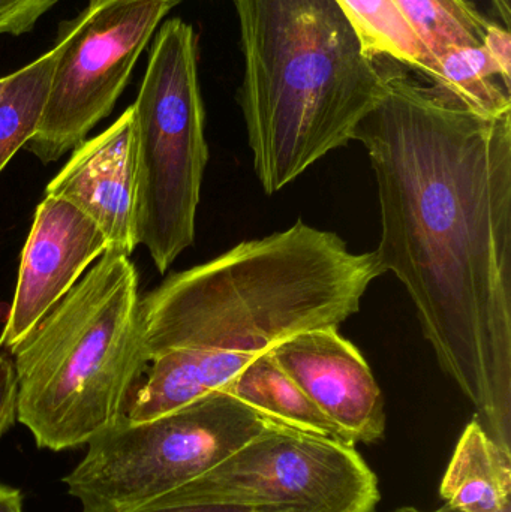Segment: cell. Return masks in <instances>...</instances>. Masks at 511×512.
<instances>
[{
  "mask_svg": "<svg viewBox=\"0 0 511 512\" xmlns=\"http://www.w3.org/2000/svg\"><path fill=\"white\" fill-rule=\"evenodd\" d=\"M354 140L377 180L384 273L407 289L474 418L511 451V113L489 119L393 65Z\"/></svg>",
  "mask_w": 511,
  "mask_h": 512,
  "instance_id": "cell-1",
  "label": "cell"
},
{
  "mask_svg": "<svg viewBox=\"0 0 511 512\" xmlns=\"http://www.w3.org/2000/svg\"><path fill=\"white\" fill-rule=\"evenodd\" d=\"M384 274L330 231L299 221L171 274L140 298L149 367L126 409L147 421L224 390L255 357L303 331L338 328Z\"/></svg>",
  "mask_w": 511,
  "mask_h": 512,
  "instance_id": "cell-2",
  "label": "cell"
},
{
  "mask_svg": "<svg viewBox=\"0 0 511 512\" xmlns=\"http://www.w3.org/2000/svg\"><path fill=\"white\" fill-rule=\"evenodd\" d=\"M240 107L264 192L284 189L354 140L383 101L393 65L366 53L336 0H234Z\"/></svg>",
  "mask_w": 511,
  "mask_h": 512,
  "instance_id": "cell-3",
  "label": "cell"
},
{
  "mask_svg": "<svg viewBox=\"0 0 511 512\" xmlns=\"http://www.w3.org/2000/svg\"><path fill=\"white\" fill-rule=\"evenodd\" d=\"M9 351L17 420L39 448L83 447L116 426L149 367L129 256L105 251Z\"/></svg>",
  "mask_w": 511,
  "mask_h": 512,
  "instance_id": "cell-4",
  "label": "cell"
},
{
  "mask_svg": "<svg viewBox=\"0 0 511 512\" xmlns=\"http://www.w3.org/2000/svg\"><path fill=\"white\" fill-rule=\"evenodd\" d=\"M134 110L135 233L164 274L194 245L209 161L197 36L182 18L162 24Z\"/></svg>",
  "mask_w": 511,
  "mask_h": 512,
  "instance_id": "cell-5",
  "label": "cell"
},
{
  "mask_svg": "<svg viewBox=\"0 0 511 512\" xmlns=\"http://www.w3.org/2000/svg\"><path fill=\"white\" fill-rule=\"evenodd\" d=\"M281 426L215 391L153 420L125 415L87 444L86 456L63 483L84 512L147 510Z\"/></svg>",
  "mask_w": 511,
  "mask_h": 512,
  "instance_id": "cell-6",
  "label": "cell"
},
{
  "mask_svg": "<svg viewBox=\"0 0 511 512\" xmlns=\"http://www.w3.org/2000/svg\"><path fill=\"white\" fill-rule=\"evenodd\" d=\"M380 501L377 475L354 445L281 426L147 510L219 505L375 512Z\"/></svg>",
  "mask_w": 511,
  "mask_h": 512,
  "instance_id": "cell-7",
  "label": "cell"
},
{
  "mask_svg": "<svg viewBox=\"0 0 511 512\" xmlns=\"http://www.w3.org/2000/svg\"><path fill=\"white\" fill-rule=\"evenodd\" d=\"M180 0H90L63 26L44 116L30 152L56 162L113 111L159 23Z\"/></svg>",
  "mask_w": 511,
  "mask_h": 512,
  "instance_id": "cell-8",
  "label": "cell"
},
{
  "mask_svg": "<svg viewBox=\"0 0 511 512\" xmlns=\"http://www.w3.org/2000/svg\"><path fill=\"white\" fill-rule=\"evenodd\" d=\"M105 251L107 239L93 221L72 204L45 195L21 254L0 348L20 343Z\"/></svg>",
  "mask_w": 511,
  "mask_h": 512,
  "instance_id": "cell-9",
  "label": "cell"
},
{
  "mask_svg": "<svg viewBox=\"0 0 511 512\" xmlns=\"http://www.w3.org/2000/svg\"><path fill=\"white\" fill-rule=\"evenodd\" d=\"M270 352L351 444H374L383 439L386 411L381 388L359 349L336 328L303 331Z\"/></svg>",
  "mask_w": 511,
  "mask_h": 512,
  "instance_id": "cell-10",
  "label": "cell"
},
{
  "mask_svg": "<svg viewBox=\"0 0 511 512\" xmlns=\"http://www.w3.org/2000/svg\"><path fill=\"white\" fill-rule=\"evenodd\" d=\"M45 195L84 213L104 234L108 251L132 255L138 246L132 105L104 132L75 147Z\"/></svg>",
  "mask_w": 511,
  "mask_h": 512,
  "instance_id": "cell-11",
  "label": "cell"
},
{
  "mask_svg": "<svg viewBox=\"0 0 511 512\" xmlns=\"http://www.w3.org/2000/svg\"><path fill=\"white\" fill-rule=\"evenodd\" d=\"M456 512H511V451L473 418L465 427L440 486Z\"/></svg>",
  "mask_w": 511,
  "mask_h": 512,
  "instance_id": "cell-12",
  "label": "cell"
},
{
  "mask_svg": "<svg viewBox=\"0 0 511 512\" xmlns=\"http://www.w3.org/2000/svg\"><path fill=\"white\" fill-rule=\"evenodd\" d=\"M221 391L282 426L354 445L279 367L270 349L255 357Z\"/></svg>",
  "mask_w": 511,
  "mask_h": 512,
  "instance_id": "cell-13",
  "label": "cell"
},
{
  "mask_svg": "<svg viewBox=\"0 0 511 512\" xmlns=\"http://www.w3.org/2000/svg\"><path fill=\"white\" fill-rule=\"evenodd\" d=\"M359 33L366 53L414 69L441 86L440 65L393 0H336Z\"/></svg>",
  "mask_w": 511,
  "mask_h": 512,
  "instance_id": "cell-14",
  "label": "cell"
},
{
  "mask_svg": "<svg viewBox=\"0 0 511 512\" xmlns=\"http://www.w3.org/2000/svg\"><path fill=\"white\" fill-rule=\"evenodd\" d=\"M59 53L56 42L29 65L6 75L0 92V173L38 131Z\"/></svg>",
  "mask_w": 511,
  "mask_h": 512,
  "instance_id": "cell-15",
  "label": "cell"
},
{
  "mask_svg": "<svg viewBox=\"0 0 511 512\" xmlns=\"http://www.w3.org/2000/svg\"><path fill=\"white\" fill-rule=\"evenodd\" d=\"M434 59L458 48L482 47L491 21L468 0H393Z\"/></svg>",
  "mask_w": 511,
  "mask_h": 512,
  "instance_id": "cell-16",
  "label": "cell"
},
{
  "mask_svg": "<svg viewBox=\"0 0 511 512\" xmlns=\"http://www.w3.org/2000/svg\"><path fill=\"white\" fill-rule=\"evenodd\" d=\"M441 86L465 107L489 119L511 113V90L503 86V75L482 47L458 48L438 60Z\"/></svg>",
  "mask_w": 511,
  "mask_h": 512,
  "instance_id": "cell-17",
  "label": "cell"
},
{
  "mask_svg": "<svg viewBox=\"0 0 511 512\" xmlns=\"http://www.w3.org/2000/svg\"><path fill=\"white\" fill-rule=\"evenodd\" d=\"M60 0H0V35L20 36L33 30L42 15Z\"/></svg>",
  "mask_w": 511,
  "mask_h": 512,
  "instance_id": "cell-18",
  "label": "cell"
},
{
  "mask_svg": "<svg viewBox=\"0 0 511 512\" xmlns=\"http://www.w3.org/2000/svg\"><path fill=\"white\" fill-rule=\"evenodd\" d=\"M17 420V378L9 355L0 352V436Z\"/></svg>",
  "mask_w": 511,
  "mask_h": 512,
  "instance_id": "cell-19",
  "label": "cell"
},
{
  "mask_svg": "<svg viewBox=\"0 0 511 512\" xmlns=\"http://www.w3.org/2000/svg\"><path fill=\"white\" fill-rule=\"evenodd\" d=\"M485 48L503 75L504 86L511 90V35L503 24L491 23L485 36Z\"/></svg>",
  "mask_w": 511,
  "mask_h": 512,
  "instance_id": "cell-20",
  "label": "cell"
},
{
  "mask_svg": "<svg viewBox=\"0 0 511 512\" xmlns=\"http://www.w3.org/2000/svg\"><path fill=\"white\" fill-rule=\"evenodd\" d=\"M137 512H308L296 508H240L219 505H183V507L153 508Z\"/></svg>",
  "mask_w": 511,
  "mask_h": 512,
  "instance_id": "cell-21",
  "label": "cell"
},
{
  "mask_svg": "<svg viewBox=\"0 0 511 512\" xmlns=\"http://www.w3.org/2000/svg\"><path fill=\"white\" fill-rule=\"evenodd\" d=\"M0 512H23L20 490L0 484Z\"/></svg>",
  "mask_w": 511,
  "mask_h": 512,
  "instance_id": "cell-22",
  "label": "cell"
},
{
  "mask_svg": "<svg viewBox=\"0 0 511 512\" xmlns=\"http://www.w3.org/2000/svg\"><path fill=\"white\" fill-rule=\"evenodd\" d=\"M494 5L495 11H497L498 17H500L501 23L506 29L510 30L511 24V6L510 0H491Z\"/></svg>",
  "mask_w": 511,
  "mask_h": 512,
  "instance_id": "cell-23",
  "label": "cell"
},
{
  "mask_svg": "<svg viewBox=\"0 0 511 512\" xmlns=\"http://www.w3.org/2000/svg\"><path fill=\"white\" fill-rule=\"evenodd\" d=\"M393 512H456V511L450 510V508H447V507H443V508H440V510H435V511H422V510H417V508H414V507H402V508H398V510H395Z\"/></svg>",
  "mask_w": 511,
  "mask_h": 512,
  "instance_id": "cell-24",
  "label": "cell"
},
{
  "mask_svg": "<svg viewBox=\"0 0 511 512\" xmlns=\"http://www.w3.org/2000/svg\"><path fill=\"white\" fill-rule=\"evenodd\" d=\"M6 77H0V92H2L3 84H5Z\"/></svg>",
  "mask_w": 511,
  "mask_h": 512,
  "instance_id": "cell-25",
  "label": "cell"
}]
</instances>
